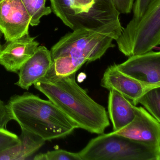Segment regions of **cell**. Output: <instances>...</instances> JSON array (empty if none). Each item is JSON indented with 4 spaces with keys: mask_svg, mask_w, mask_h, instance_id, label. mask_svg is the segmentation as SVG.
<instances>
[{
    "mask_svg": "<svg viewBox=\"0 0 160 160\" xmlns=\"http://www.w3.org/2000/svg\"><path fill=\"white\" fill-rule=\"evenodd\" d=\"M76 73L57 76L51 67L45 76L33 85L63 111L78 128L92 133H103L110 125L107 111L78 86Z\"/></svg>",
    "mask_w": 160,
    "mask_h": 160,
    "instance_id": "1",
    "label": "cell"
},
{
    "mask_svg": "<svg viewBox=\"0 0 160 160\" xmlns=\"http://www.w3.org/2000/svg\"><path fill=\"white\" fill-rule=\"evenodd\" d=\"M6 105L12 119L18 123L21 130L46 141L63 138L78 128L52 102L31 92L13 95Z\"/></svg>",
    "mask_w": 160,
    "mask_h": 160,
    "instance_id": "2",
    "label": "cell"
},
{
    "mask_svg": "<svg viewBox=\"0 0 160 160\" xmlns=\"http://www.w3.org/2000/svg\"><path fill=\"white\" fill-rule=\"evenodd\" d=\"M78 153L81 160H160V149L113 132L91 139Z\"/></svg>",
    "mask_w": 160,
    "mask_h": 160,
    "instance_id": "3",
    "label": "cell"
},
{
    "mask_svg": "<svg viewBox=\"0 0 160 160\" xmlns=\"http://www.w3.org/2000/svg\"><path fill=\"white\" fill-rule=\"evenodd\" d=\"M126 57L142 55L160 44V0H152L144 15L133 18L116 39Z\"/></svg>",
    "mask_w": 160,
    "mask_h": 160,
    "instance_id": "4",
    "label": "cell"
},
{
    "mask_svg": "<svg viewBox=\"0 0 160 160\" xmlns=\"http://www.w3.org/2000/svg\"><path fill=\"white\" fill-rule=\"evenodd\" d=\"M117 37L112 34L88 30H77L61 38L50 50L52 60L69 56L90 62L101 58L108 49L114 48Z\"/></svg>",
    "mask_w": 160,
    "mask_h": 160,
    "instance_id": "5",
    "label": "cell"
},
{
    "mask_svg": "<svg viewBox=\"0 0 160 160\" xmlns=\"http://www.w3.org/2000/svg\"><path fill=\"white\" fill-rule=\"evenodd\" d=\"M135 115L128 125L115 133L160 149V122L144 108L135 106Z\"/></svg>",
    "mask_w": 160,
    "mask_h": 160,
    "instance_id": "6",
    "label": "cell"
},
{
    "mask_svg": "<svg viewBox=\"0 0 160 160\" xmlns=\"http://www.w3.org/2000/svg\"><path fill=\"white\" fill-rule=\"evenodd\" d=\"M31 18L21 0L0 1V31L6 42L28 34Z\"/></svg>",
    "mask_w": 160,
    "mask_h": 160,
    "instance_id": "7",
    "label": "cell"
},
{
    "mask_svg": "<svg viewBox=\"0 0 160 160\" xmlns=\"http://www.w3.org/2000/svg\"><path fill=\"white\" fill-rule=\"evenodd\" d=\"M124 74L140 82L160 86V52L150 51L129 57L120 64H115Z\"/></svg>",
    "mask_w": 160,
    "mask_h": 160,
    "instance_id": "8",
    "label": "cell"
},
{
    "mask_svg": "<svg viewBox=\"0 0 160 160\" xmlns=\"http://www.w3.org/2000/svg\"><path fill=\"white\" fill-rule=\"evenodd\" d=\"M101 86L109 91L114 90L118 92L135 106L137 105L138 100L147 91L160 87L136 80L120 72L115 64L110 65L106 70Z\"/></svg>",
    "mask_w": 160,
    "mask_h": 160,
    "instance_id": "9",
    "label": "cell"
},
{
    "mask_svg": "<svg viewBox=\"0 0 160 160\" xmlns=\"http://www.w3.org/2000/svg\"><path fill=\"white\" fill-rule=\"evenodd\" d=\"M39 43L29 34L7 42L0 49V64L7 71L18 73L22 65L34 53Z\"/></svg>",
    "mask_w": 160,
    "mask_h": 160,
    "instance_id": "10",
    "label": "cell"
},
{
    "mask_svg": "<svg viewBox=\"0 0 160 160\" xmlns=\"http://www.w3.org/2000/svg\"><path fill=\"white\" fill-rule=\"evenodd\" d=\"M52 64L50 51L45 46H38L19 70L18 80L16 85L23 89L28 90L35 82L45 76Z\"/></svg>",
    "mask_w": 160,
    "mask_h": 160,
    "instance_id": "11",
    "label": "cell"
},
{
    "mask_svg": "<svg viewBox=\"0 0 160 160\" xmlns=\"http://www.w3.org/2000/svg\"><path fill=\"white\" fill-rule=\"evenodd\" d=\"M135 106L119 92L114 90H109L108 114L113 132L121 130L133 120L135 115Z\"/></svg>",
    "mask_w": 160,
    "mask_h": 160,
    "instance_id": "12",
    "label": "cell"
},
{
    "mask_svg": "<svg viewBox=\"0 0 160 160\" xmlns=\"http://www.w3.org/2000/svg\"><path fill=\"white\" fill-rule=\"evenodd\" d=\"M20 142L0 152V160H23L28 159L42 147L46 141L26 130H21Z\"/></svg>",
    "mask_w": 160,
    "mask_h": 160,
    "instance_id": "13",
    "label": "cell"
},
{
    "mask_svg": "<svg viewBox=\"0 0 160 160\" xmlns=\"http://www.w3.org/2000/svg\"><path fill=\"white\" fill-rule=\"evenodd\" d=\"M30 17L31 26L34 27L40 24V19L52 12L50 7L46 6L47 0H21Z\"/></svg>",
    "mask_w": 160,
    "mask_h": 160,
    "instance_id": "14",
    "label": "cell"
},
{
    "mask_svg": "<svg viewBox=\"0 0 160 160\" xmlns=\"http://www.w3.org/2000/svg\"><path fill=\"white\" fill-rule=\"evenodd\" d=\"M152 117L160 122V87L151 89L137 101Z\"/></svg>",
    "mask_w": 160,
    "mask_h": 160,
    "instance_id": "15",
    "label": "cell"
},
{
    "mask_svg": "<svg viewBox=\"0 0 160 160\" xmlns=\"http://www.w3.org/2000/svg\"><path fill=\"white\" fill-rule=\"evenodd\" d=\"M35 160H81L78 152L57 149L40 153L33 158Z\"/></svg>",
    "mask_w": 160,
    "mask_h": 160,
    "instance_id": "16",
    "label": "cell"
},
{
    "mask_svg": "<svg viewBox=\"0 0 160 160\" xmlns=\"http://www.w3.org/2000/svg\"><path fill=\"white\" fill-rule=\"evenodd\" d=\"M20 142L19 136L8 131L6 128H0V152Z\"/></svg>",
    "mask_w": 160,
    "mask_h": 160,
    "instance_id": "17",
    "label": "cell"
},
{
    "mask_svg": "<svg viewBox=\"0 0 160 160\" xmlns=\"http://www.w3.org/2000/svg\"><path fill=\"white\" fill-rule=\"evenodd\" d=\"M135 0H112L117 12L120 14H129L132 12Z\"/></svg>",
    "mask_w": 160,
    "mask_h": 160,
    "instance_id": "18",
    "label": "cell"
},
{
    "mask_svg": "<svg viewBox=\"0 0 160 160\" xmlns=\"http://www.w3.org/2000/svg\"><path fill=\"white\" fill-rule=\"evenodd\" d=\"M152 0H135L134 3L133 17L139 18L144 15Z\"/></svg>",
    "mask_w": 160,
    "mask_h": 160,
    "instance_id": "19",
    "label": "cell"
},
{
    "mask_svg": "<svg viewBox=\"0 0 160 160\" xmlns=\"http://www.w3.org/2000/svg\"><path fill=\"white\" fill-rule=\"evenodd\" d=\"M72 7L76 14L82 12H88L94 0H71Z\"/></svg>",
    "mask_w": 160,
    "mask_h": 160,
    "instance_id": "20",
    "label": "cell"
},
{
    "mask_svg": "<svg viewBox=\"0 0 160 160\" xmlns=\"http://www.w3.org/2000/svg\"><path fill=\"white\" fill-rule=\"evenodd\" d=\"M11 120L7 105L0 100V128H6L8 122Z\"/></svg>",
    "mask_w": 160,
    "mask_h": 160,
    "instance_id": "21",
    "label": "cell"
},
{
    "mask_svg": "<svg viewBox=\"0 0 160 160\" xmlns=\"http://www.w3.org/2000/svg\"><path fill=\"white\" fill-rule=\"evenodd\" d=\"M86 78V75L84 73H81L78 75V77L77 80L78 82L81 83L83 82Z\"/></svg>",
    "mask_w": 160,
    "mask_h": 160,
    "instance_id": "22",
    "label": "cell"
},
{
    "mask_svg": "<svg viewBox=\"0 0 160 160\" xmlns=\"http://www.w3.org/2000/svg\"><path fill=\"white\" fill-rule=\"evenodd\" d=\"M2 34V32L0 31V40H1V36ZM2 48V46L1 44V41H0V49H1Z\"/></svg>",
    "mask_w": 160,
    "mask_h": 160,
    "instance_id": "23",
    "label": "cell"
},
{
    "mask_svg": "<svg viewBox=\"0 0 160 160\" xmlns=\"http://www.w3.org/2000/svg\"><path fill=\"white\" fill-rule=\"evenodd\" d=\"M2 1V0H0V1Z\"/></svg>",
    "mask_w": 160,
    "mask_h": 160,
    "instance_id": "24",
    "label": "cell"
}]
</instances>
